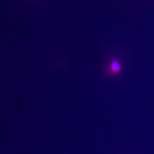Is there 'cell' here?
Listing matches in <instances>:
<instances>
[{"label": "cell", "instance_id": "6da1fadb", "mask_svg": "<svg viewBox=\"0 0 154 154\" xmlns=\"http://www.w3.org/2000/svg\"><path fill=\"white\" fill-rule=\"evenodd\" d=\"M121 65L117 61H113L110 65V70L113 74H119L121 72Z\"/></svg>", "mask_w": 154, "mask_h": 154}]
</instances>
